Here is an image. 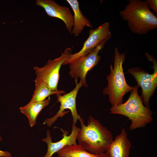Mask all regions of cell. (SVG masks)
I'll list each match as a JSON object with an SVG mask.
<instances>
[{"label": "cell", "mask_w": 157, "mask_h": 157, "mask_svg": "<svg viewBox=\"0 0 157 157\" xmlns=\"http://www.w3.org/2000/svg\"><path fill=\"white\" fill-rule=\"evenodd\" d=\"M79 121L81 128L76 137L78 144L91 153H104L113 140L112 132L92 116L89 117L86 126L83 118Z\"/></svg>", "instance_id": "obj_1"}, {"label": "cell", "mask_w": 157, "mask_h": 157, "mask_svg": "<svg viewBox=\"0 0 157 157\" xmlns=\"http://www.w3.org/2000/svg\"><path fill=\"white\" fill-rule=\"evenodd\" d=\"M123 20L133 33L144 35L157 28V17L146 1L130 0L119 12Z\"/></svg>", "instance_id": "obj_2"}, {"label": "cell", "mask_w": 157, "mask_h": 157, "mask_svg": "<svg viewBox=\"0 0 157 157\" xmlns=\"http://www.w3.org/2000/svg\"><path fill=\"white\" fill-rule=\"evenodd\" d=\"M138 87L136 85L131 91L127 100L119 105L112 106L110 113L127 117L131 121L130 130L145 127L153 120L152 112L149 108L145 106L138 92Z\"/></svg>", "instance_id": "obj_3"}, {"label": "cell", "mask_w": 157, "mask_h": 157, "mask_svg": "<svg viewBox=\"0 0 157 157\" xmlns=\"http://www.w3.org/2000/svg\"><path fill=\"white\" fill-rule=\"evenodd\" d=\"M125 58V53H121L117 48H115L114 66L110 65V72L106 78L108 85L103 91L104 94L108 95L112 106L122 104L124 96L133 88L127 83L124 77L123 64Z\"/></svg>", "instance_id": "obj_4"}, {"label": "cell", "mask_w": 157, "mask_h": 157, "mask_svg": "<svg viewBox=\"0 0 157 157\" xmlns=\"http://www.w3.org/2000/svg\"><path fill=\"white\" fill-rule=\"evenodd\" d=\"M145 55L149 60L153 63V73L150 74L138 67L131 68L128 70V72L135 79L137 86L141 88L140 97L143 104L146 107L149 108L150 98L157 86V63L156 60L148 53L146 52Z\"/></svg>", "instance_id": "obj_5"}, {"label": "cell", "mask_w": 157, "mask_h": 157, "mask_svg": "<svg viewBox=\"0 0 157 157\" xmlns=\"http://www.w3.org/2000/svg\"><path fill=\"white\" fill-rule=\"evenodd\" d=\"M72 52L70 48H66L58 57L53 60H49L43 67H34L35 71L36 81L45 83L51 90L57 91L60 77L59 72L62 65L68 58Z\"/></svg>", "instance_id": "obj_6"}, {"label": "cell", "mask_w": 157, "mask_h": 157, "mask_svg": "<svg viewBox=\"0 0 157 157\" xmlns=\"http://www.w3.org/2000/svg\"><path fill=\"white\" fill-rule=\"evenodd\" d=\"M89 36L84 42L81 49L78 52L70 54L63 65L69 64L77 59L85 56L105 41H107L112 36L110 23L105 22L94 29H90Z\"/></svg>", "instance_id": "obj_7"}, {"label": "cell", "mask_w": 157, "mask_h": 157, "mask_svg": "<svg viewBox=\"0 0 157 157\" xmlns=\"http://www.w3.org/2000/svg\"><path fill=\"white\" fill-rule=\"evenodd\" d=\"M106 42H103L87 55L70 63L69 74L71 77L74 79L80 78L83 86L88 87L86 75L99 61L101 56L99 55V53Z\"/></svg>", "instance_id": "obj_8"}, {"label": "cell", "mask_w": 157, "mask_h": 157, "mask_svg": "<svg viewBox=\"0 0 157 157\" xmlns=\"http://www.w3.org/2000/svg\"><path fill=\"white\" fill-rule=\"evenodd\" d=\"M76 86L70 92L62 95L56 94L57 102L60 103L59 109L56 114L53 117L45 119L44 124H46L49 126H51L59 117H63L67 113V111H64L65 109L70 110L73 117V122L76 124L78 120L80 121L81 118L78 113L76 104V99L78 92L83 86L81 81L78 82V78L75 79Z\"/></svg>", "instance_id": "obj_9"}, {"label": "cell", "mask_w": 157, "mask_h": 157, "mask_svg": "<svg viewBox=\"0 0 157 157\" xmlns=\"http://www.w3.org/2000/svg\"><path fill=\"white\" fill-rule=\"evenodd\" d=\"M36 5L44 9L49 16L62 20L68 31L71 33L74 25L73 15L66 6L59 5L52 0H36Z\"/></svg>", "instance_id": "obj_10"}, {"label": "cell", "mask_w": 157, "mask_h": 157, "mask_svg": "<svg viewBox=\"0 0 157 157\" xmlns=\"http://www.w3.org/2000/svg\"><path fill=\"white\" fill-rule=\"evenodd\" d=\"M80 129V128L78 127L73 122L72 126V131L69 135H68V131L60 129L63 133V138L60 141L55 142H52L50 131L48 130L46 138L42 140V141L46 143L47 145V152L43 157H52L55 153L65 146L77 144L76 137Z\"/></svg>", "instance_id": "obj_11"}, {"label": "cell", "mask_w": 157, "mask_h": 157, "mask_svg": "<svg viewBox=\"0 0 157 157\" xmlns=\"http://www.w3.org/2000/svg\"><path fill=\"white\" fill-rule=\"evenodd\" d=\"M131 147L126 131L122 128L109 145L106 153L108 157H129Z\"/></svg>", "instance_id": "obj_12"}, {"label": "cell", "mask_w": 157, "mask_h": 157, "mask_svg": "<svg viewBox=\"0 0 157 157\" xmlns=\"http://www.w3.org/2000/svg\"><path fill=\"white\" fill-rule=\"evenodd\" d=\"M72 9L74 13V25L71 34L78 36L82 33L84 27L87 26L92 28L90 21L83 14L77 0H66Z\"/></svg>", "instance_id": "obj_13"}, {"label": "cell", "mask_w": 157, "mask_h": 157, "mask_svg": "<svg viewBox=\"0 0 157 157\" xmlns=\"http://www.w3.org/2000/svg\"><path fill=\"white\" fill-rule=\"evenodd\" d=\"M50 102V99L49 97L43 101L29 102L25 106L19 108L20 112L27 117L31 127L35 124L37 117L40 112Z\"/></svg>", "instance_id": "obj_14"}, {"label": "cell", "mask_w": 157, "mask_h": 157, "mask_svg": "<svg viewBox=\"0 0 157 157\" xmlns=\"http://www.w3.org/2000/svg\"><path fill=\"white\" fill-rule=\"evenodd\" d=\"M57 153V157H108L106 153L99 155L91 153L77 144L66 146Z\"/></svg>", "instance_id": "obj_15"}, {"label": "cell", "mask_w": 157, "mask_h": 157, "mask_svg": "<svg viewBox=\"0 0 157 157\" xmlns=\"http://www.w3.org/2000/svg\"><path fill=\"white\" fill-rule=\"evenodd\" d=\"M35 89L29 102L43 101L48 97L53 94H61L65 93L63 90H52L44 82L34 81Z\"/></svg>", "instance_id": "obj_16"}, {"label": "cell", "mask_w": 157, "mask_h": 157, "mask_svg": "<svg viewBox=\"0 0 157 157\" xmlns=\"http://www.w3.org/2000/svg\"><path fill=\"white\" fill-rule=\"evenodd\" d=\"M149 8H151L155 13L156 16L157 15V0H146Z\"/></svg>", "instance_id": "obj_17"}, {"label": "cell", "mask_w": 157, "mask_h": 157, "mask_svg": "<svg viewBox=\"0 0 157 157\" xmlns=\"http://www.w3.org/2000/svg\"><path fill=\"white\" fill-rule=\"evenodd\" d=\"M2 138L0 135V141L2 140ZM0 157H11V154L7 151H3L0 150Z\"/></svg>", "instance_id": "obj_18"}]
</instances>
